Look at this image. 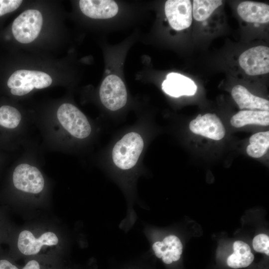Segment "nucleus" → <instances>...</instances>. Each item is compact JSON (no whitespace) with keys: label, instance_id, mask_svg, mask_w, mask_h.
Here are the masks:
<instances>
[{"label":"nucleus","instance_id":"nucleus-1","mask_svg":"<svg viewBox=\"0 0 269 269\" xmlns=\"http://www.w3.org/2000/svg\"><path fill=\"white\" fill-rule=\"evenodd\" d=\"M144 142L141 135L130 132L115 144L112 152L114 163L122 170H129L136 164L143 150Z\"/></svg>","mask_w":269,"mask_h":269},{"label":"nucleus","instance_id":"nucleus-2","mask_svg":"<svg viewBox=\"0 0 269 269\" xmlns=\"http://www.w3.org/2000/svg\"><path fill=\"white\" fill-rule=\"evenodd\" d=\"M57 116L63 127L72 136L82 139L90 134L92 129L88 119L73 105L62 104L57 110Z\"/></svg>","mask_w":269,"mask_h":269},{"label":"nucleus","instance_id":"nucleus-3","mask_svg":"<svg viewBox=\"0 0 269 269\" xmlns=\"http://www.w3.org/2000/svg\"><path fill=\"white\" fill-rule=\"evenodd\" d=\"M42 23V15L39 11L27 9L14 19L12 25V32L18 42L28 43L38 36Z\"/></svg>","mask_w":269,"mask_h":269},{"label":"nucleus","instance_id":"nucleus-4","mask_svg":"<svg viewBox=\"0 0 269 269\" xmlns=\"http://www.w3.org/2000/svg\"><path fill=\"white\" fill-rule=\"evenodd\" d=\"M99 96L103 105L111 111H117L126 104L127 93L122 79L117 75H110L102 82Z\"/></svg>","mask_w":269,"mask_h":269},{"label":"nucleus","instance_id":"nucleus-5","mask_svg":"<svg viewBox=\"0 0 269 269\" xmlns=\"http://www.w3.org/2000/svg\"><path fill=\"white\" fill-rule=\"evenodd\" d=\"M12 179L15 187L25 192L39 193L44 186V179L39 169L26 163L15 167Z\"/></svg>","mask_w":269,"mask_h":269},{"label":"nucleus","instance_id":"nucleus-6","mask_svg":"<svg viewBox=\"0 0 269 269\" xmlns=\"http://www.w3.org/2000/svg\"><path fill=\"white\" fill-rule=\"evenodd\" d=\"M239 63L245 73L251 76L269 72V48L260 45L252 47L241 54Z\"/></svg>","mask_w":269,"mask_h":269},{"label":"nucleus","instance_id":"nucleus-7","mask_svg":"<svg viewBox=\"0 0 269 269\" xmlns=\"http://www.w3.org/2000/svg\"><path fill=\"white\" fill-rule=\"evenodd\" d=\"M193 134L215 140H219L225 136L226 130L220 119L215 114H200L189 125Z\"/></svg>","mask_w":269,"mask_h":269},{"label":"nucleus","instance_id":"nucleus-8","mask_svg":"<svg viewBox=\"0 0 269 269\" xmlns=\"http://www.w3.org/2000/svg\"><path fill=\"white\" fill-rule=\"evenodd\" d=\"M164 10L169 24L174 29L183 30L191 24L192 7L190 0H167Z\"/></svg>","mask_w":269,"mask_h":269},{"label":"nucleus","instance_id":"nucleus-9","mask_svg":"<svg viewBox=\"0 0 269 269\" xmlns=\"http://www.w3.org/2000/svg\"><path fill=\"white\" fill-rule=\"evenodd\" d=\"M58 243V239L53 232H45L36 238L31 232L24 230L19 235L17 247L22 254L31 256L37 254L43 245H56Z\"/></svg>","mask_w":269,"mask_h":269},{"label":"nucleus","instance_id":"nucleus-10","mask_svg":"<svg viewBox=\"0 0 269 269\" xmlns=\"http://www.w3.org/2000/svg\"><path fill=\"white\" fill-rule=\"evenodd\" d=\"M52 82L51 77L44 72L28 70L15 71L8 78L7 85L10 88L22 86H33L36 89H43L49 86Z\"/></svg>","mask_w":269,"mask_h":269},{"label":"nucleus","instance_id":"nucleus-11","mask_svg":"<svg viewBox=\"0 0 269 269\" xmlns=\"http://www.w3.org/2000/svg\"><path fill=\"white\" fill-rule=\"evenodd\" d=\"M151 248L155 256L166 264L178 261L183 251L180 239L174 235L167 236L161 241L154 242Z\"/></svg>","mask_w":269,"mask_h":269},{"label":"nucleus","instance_id":"nucleus-12","mask_svg":"<svg viewBox=\"0 0 269 269\" xmlns=\"http://www.w3.org/2000/svg\"><path fill=\"white\" fill-rule=\"evenodd\" d=\"M162 89L167 94L173 97L194 95L197 86L189 78L177 73H169L162 84Z\"/></svg>","mask_w":269,"mask_h":269},{"label":"nucleus","instance_id":"nucleus-13","mask_svg":"<svg viewBox=\"0 0 269 269\" xmlns=\"http://www.w3.org/2000/svg\"><path fill=\"white\" fill-rule=\"evenodd\" d=\"M81 11L95 19H107L114 17L118 12L117 3L110 0H81L79 2Z\"/></svg>","mask_w":269,"mask_h":269},{"label":"nucleus","instance_id":"nucleus-14","mask_svg":"<svg viewBox=\"0 0 269 269\" xmlns=\"http://www.w3.org/2000/svg\"><path fill=\"white\" fill-rule=\"evenodd\" d=\"M232 98L241 110L254 111L269 110L268 100L254 95L244 86L238 85L231 91Z\"/></svg>","mask_w":269,"mask_h":269},{"label":"nucleus","instance_id":"nucleus-15","mask_svg":"<svg viewBox=\"0 0 269 269\" xmlns=\"http://www.w3.org/2000/svg\"><path fill=\"white\" fill-rule=\"evenodd\" d=\"M237 12L244 20L248 22L266 23L269 21V6L265 3L243 1L238 5Z\"/></svg>","mask_w":269,"mask_h":269},{"label":"nucleus","instance_id":"nucleus-16","mask_svg":"<svg viewBox=\"0 0 269 269\" xmlns=\"http://www.w3.org/2000/svg\"><path fill=\"white\" fill-rule=\"evenodd\" d=\"M230 123L232 126L237 128L249 125L268 126L269 125V112L241 110L232 117Z\"/></svg>","mask_w":269,"mask_h":269},{"label":"nucleus","instance_id":"nucleus-17","mask_svg":"<svg viewBox=\"0 0 269 269\" xmlns=\"http://www.w3.org/2000/svg\"><path fill=\"white\" fill-rule=\"evenodd\" d=\"M234 252L227 260L229 267L233 269L246 268L254 260V255L250 246L242 241H236L233 244Z\"/></svg>","mask_w":269,"mask_h":269},{"label":"nucleus","instance_id":"nucleus-18","mask_svg":"<svg viewBox=\"0 0 269 269\" xmlns=\"http://www.w3.org/2000/svg\"><path fill=\"white\" fill-rule=\"evenodd\" d=\"M269 147V131L261 132L253 134L250 137L247 146V154L253 158H260L267 151Z\"/></svg>","mask_w":269,"mask_h":269},{"label":"nucleus","instance_id":"nucleus-19","mask_svg":"<svg viewBox=\"0 0 269 269\" xmlns=\"http://www.w3.org/2000/svg\"><path fill=\"white\" fill-rule=\"evenodd\" d=\"M222 4L221 0H194L192 6V14L196 20L204 21Z\"/></svg>","mask_w":269,"mask_h":269},{"label":"nucleus","instance_id":"nucleus-20","mask_svg":"<svg viewBox=\"0 0 269 269\" xmlns=\"http://www.w3.org/2000/svg\"><path fill=\"white\" fill-rule=\"evenodd\" d=\"M21 119L20 112L16 108L7 105L0 107V125L7 129H14Z\"/></svg>","mask_w":269,"mask_h":269},{"label":"nucleus","instance_id":"nucleus-21","mask_svg":"<svg viewBox=\"0 0 269 269\" xmlns=\"http://www.w3.org/2000/svg\"><path fill=\"white\" fill-rule=\"evenodd\" d=\"M254 250L259 253L269 255V237L267 235L261 234L256 236L253 240Z\"/></svg>","mask_w":269,"mask_h":269},{"label":"nucleus","instance_id":"nucleus-22","mask_svg":"<svg viewBox=\"0 0 269 269\" xmlns=\"http://www.w3.org/2000/svg\"><path fill=\"white\" fill-rule=\"evenodd\" d=\"M22 2L21 0H0V16L15 10Z\"/></svg>","mask_w":269,"mask_h":269},{"label":"nucleus","instance_id":"nucleus-23","mask_svg":"<svg viewBox=\"0 0 269 269\" xmlns=\"http://www.w3.org/2000/svg\"><path fill=\"white\" fill-rule=\"evenodd\" d=\"M34 88L33 86H22L17 88L11 89L10 92L16 96H23L29 93Z\"/></svg>","mask_w":269,"mask_h":269},{"label":"nucleus","instance_id":"nucleus-24","mask_svg":"<svg viewBox=\"0 0 269 269\" xmlns=\"http://www.w3.org/2000/svg\"><path fill=\"white\" fill-rule=\"evenodd\" d=\"M0 269H19L10 261L6 259H0Z\"/></svg>","mask_w":269,"mask_h":269}]
</instances>
